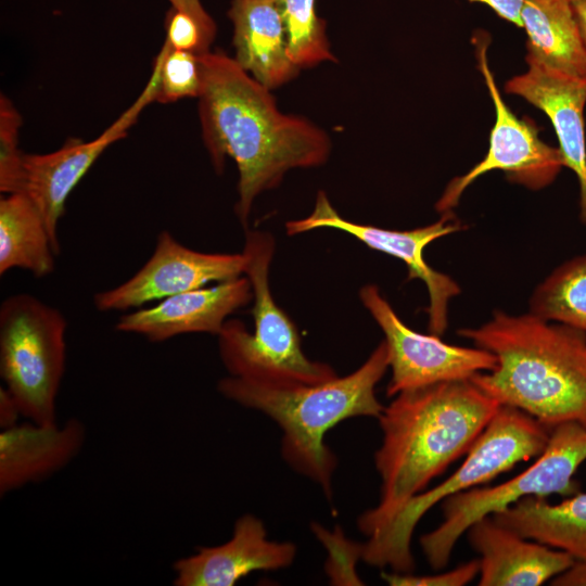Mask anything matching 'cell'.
Instances as JSON below:
<instances>
[{"instance_id": "1", "label": "cell", "mask_w": 586, "mask_h": 586, "mask_svg": "<svg viewBox=\"0 0 586 586\" xmlns=\"http://www.w3.org/2000/svg\"><path fill=\"white\" fill-rule=\"evenodd\" d=\"M199 114L205 146L217 171L226 157L238 167L235 215L247 228L253 202L292 168L324 164L328 135L309 120L279 111L270 90L221 51L198 54Z\"/></svg>"}, {"instance_id": "2", "label": "cell", "mask_w": 586, "mask_h": 586, "mask_svg": "<svg viewBox=\"0 0 586 586\" xmlns=\"http://www.w3.org/2000/svg\"><path fill=\"white\" fill-rule=\"evenodd\" d=\"M499 407L471 379L395 395L378 418L383 434L374 454L379 501L359 517V531L368 538L379 534L412 497L468 453Z\"/></svg>"}, {"instance_id": "3", "label": "cell", "mask_w": 586, "mask_h": 586, "mask_svg": "<svg viewBox=\"0 0 586 586\" xmlns=\"http://www.w3.org/2000/svg\"><path fill=\"white\" fill-rule=\"evenodd\" d=\"M457 333L495 355V369L471 378L488 396L548 430L568 422L586 428L585 332L530 313L495 310L485 323Z\"/></svg>"}, {"instance_id": "4", "label": "cell", "mask_w": 586, "mask_h": 586, "mask_svg": "<svg viewBox=\"0 0 586 586\" xmlns=\"http://www.w3.org/2000/svg\"><path fill=\"white\" fill-rule=\"evenodd\" d=\"M390 367L383 340L354 372L319 384L271 385L229 375L218 382L228 399L262 411L282 430L281 454L296 472L313 480L331 498L337 460L324 444L327 432L354 417L379 418L384 406L375 386Z\"/></svg>"}, {"instance_id": "5", "label": "cell", "mask_w": 586, "mask_h": 586, "mask_svg": "<svg viewBox=\"0 0 586 586\" xmlns=\"http://www.w3.org/2000/svg\"><path fill=\"white\" fill-rule=\"evenodd\" d=\"M276 242L269 232L246 230L244 275L251 282L254 332L228 319L218 336L221 361L230 375L271 385L319 384L337 377L334 369L306 357L296 326L278 306L269 285Z\"/></svg>"}, {"instance_id": "6", "label": "cell", "mask_w": 586, "mask_h": 586, "mask_svg": "<svg viewBox=\"0 0 586 586\" xmlns=\"http://www.w3.org/2000/svg\"><path fill=\"white\" fill-rule=\"evenodd\" d=\"M549 433L550 430L524 411L500 405L461 466L438 485L412 497L379 534L362 544L364 561L393 572H413L411 538L421 518L446 498L536 458L545 448Z\"/></svg>"}, {"instance_id": "7", "label": "cell", "mask_w": 586, "mask_h": 586, "mask_svg": "<svg viewBox=\"0 0 586 586\" xmlns=\"http://www.w3.org/2000/svg\"><path fill=\"white\" fill-rule=\"evenodd\" d=\"M586 461V428L574 422L550 430L548 442L524 471L494 486H476L442 501L443 521L420 537L421 549L433 570L444 569L460 537L477 520L534 496H572L581 491L575 474Z\"/></svg>"}, {"instance_id": "8", "label": "cell", "mask_w": 586, "mask_h": 586, "mask_svg": "<svg viewBox=\"0 0 586 586\" xmlns=\"http://www.w3.org/2000/svg\"><path fill=\"white\" fill-rule=\"evenodd\" d=\"M66 329L63 314L31 294H12L1 303L0 375L22 416L31 422H56Z\"/></svg>"}, {"instance_id": "9", "label": "cell", "mask_w": 586, "mask_h": 586, "mask_svg": "<svg viewBox=\"0 0 586 586\" xmlns=\"http://www.w3.org/2000/svg\"><path fill=\"white\" fill-rule=\"evenodd\" d=\"M486 52V44L477 46L479 68L495 107L488 150L469 171L447 183L435 203L440 214L453 212L468 187L489 171L501 170L509 181L540 190L552 183L563 167L558 146L544 142L536 126L526 118H519L502 100Z\"/></svg>"}, {"instance_id": "10", "label": "cell", "mask_w": 586, "mask_h": 586, "mask_svg": "<svg viewBox=\"0 0 586 586\" xmlns=\"http://www.w3.org/2000/svg\"><path fill=\"white\" fill-rule=\"evenodd\" d=\"M331 228L346 232L368 247L403 260L408 279H420L429 293L428 329L443 335L448 326V304L459 295V284L448 275L432 268L424 259L425 247L432 242L467 228L453 212L441 214L435 222L411 230H391L357 224L340 216L323 191L318 192L314 211L307 217L285 224L286 233L295 235L315 229Z\"/></svg>"}, {"instance_id": "11", "label": "cell", "mask_w": 586, "mask_h": 586, "mask_svg": "<svg viewBox=\"0 0 586 586\" xmlns=\"http://www.w3.org/2000/svg\"><path fill=\"white\" fill-rule=\"evenodd\" d=\"M359 297L382 330L387 345L392 370L386 387L388 397L441 382L470 380L496 368L495 355L486 349L449 344L440 335L423 334L409 328L377 285H364Z\"/></svg>"}, {"instance_id": "12", "label": "cell", "mask_w": 586, "mask_h": 586, "mask_svg": "<svg viewBox=\"0 0 586 586\" xmlns=\"http://www.w3.org/2000/svg\"><path fill=\"white\" fill-rule=\"evenodd\" d=\"M160 71L161 56L157 55L150 79L139 97L95 139L85 142L69 138L54 152L24 154L23 192L40 212L56 255L60 253L58 226L68 195L103 151L124 138L144 107L156 101Z\"/></svg>"}, {"instance_id": "13", "label": "cell", "mask_w": 586, "mask_h": 586, "mask_svg": "<svg viewBox=\"0 0 586 586\" xmlns=\"http://www.w3.org/2000/svg\"><path fill=\"white\" fill-rule=\"evenodd\" d=\"M243 253H203L161 231L151 257L128 280L93 296L99 311H123L244 275Z\"/></svg>"}, {"instance_id": "14", "label": "cell", "mask_w": 586, "mask_h": 586, "mask_svg": "<svg viewBox=\"0 0 586 586\" xmlns=\"http://www.w3.org/2000/svg\"><path fill=\"white\" fill-rule=\"evenodd\" d=\"M510 78L505 91L543 111L552 124L563 167L574 173L579 190V219L586 226V79L538 63Z\"/></svg>"}, {"instance_id": "15", "label": "cell", "mask_w": 586, "mask_h": 586, "mask_svg": "<svg viewBox=\"0 0 586 586\" xmlns=\"http://www.w3.org/2000/svg\"><path fill=\"white\" fill-rule=\"evenodd\" d=\"M251 301V282L246 276H240L211 288L203 286L169 296L149 308L124 314L115 329L142 335L151 342H163L184 333L218 335L227 318Z\"/></svg>"}, {"instance_id": "16", "label": "cell", "mask_w": 586, "mask_h": 586, "mask_svg": "<svg viewBox=\"0 0 586 586\" xmlns=\"http://www.w3.org/2000/svg\"><path fill=\"white\" fill-rule=\"evenodd\" d=\"M296 546L267 538L263 522L252 514L240 517L232 537L222 545L199 547L196 553L177 560L176 586H232L254 571L290 566Z\"/></svg>"}, {"instance_id": "17", "label": "cell", "mask_w": 586, "mask_h": 586, "mask_svg": "<svg viewBox=\"0 0 586 586\" xmlns=\"http://www.w3.org/2000/svg\"><path fill=\"white\" fill-rule=\"evenodd\" d=\"M480 555L479 586H539L575 561L566 552L526 538L486 515L466 532Z\"/></svg>"}, {"instance_id": "18", "label": "cell", "mask_w": 586, "mask_h": 586, "mask_svg": "<svg viewBox=\"0 0 586 586\" xmlns=\"http://www.w3.org/2000/svg\"><path fill=\"white\" fill-rule=\"evenodd\" d=\"M85 425L17 423L0 433V494L40 482L66 467L80 451Z\"/></svg>"}, {"instance_id": "19", "label": "cell", "mask_w": 586, "mask_h": 586, "mask_svg": "<svg viewBox=\"0 0 586 586\" xmlns=\"http://www.w3.org/2000/svg\"><path fill=\"white\" fill-rule=\"evenodd\" d=\"M235 62L271 90L293 79L298 68L289 58L283 22L275 0H232Z\"/></svg>"}, {"instance_id": "20", "label": "cell", "mask_w": 586, "mask_h": 586, "mask_svg": "<svg viewBox=\"0 0 586 586\" xmlns=\"http://www.w3.org/2000/svg\"><path fill=\"white\" fill-rule=\"evenodd\" d=\"M492 517L526 538L586 563V492L579 491L557 504L524 497Z\"/></svg>"}, {"instance_id": "21", "label": "cell", "mask_w": 586, "mask_h": 586, "mask_svg": "<svg viewBox=\"0 0 586 586\" xmlns=\"http://www.w3.org/2000/svg\"><path fill=\"white\" fill-rule=\"evenodd\" d=\"M526 62L586 79V52L570 0H524Z\"/></svg>"}, {"instance_id": "22", "label": "cell", "mask_w": 586, "mask_h": 586, "mask_svg": "<svg viewBox=\"0 0 586 586\" xmlns=\"http://www.w3.org/2000/svg\"><path fill=\"white\" fill-rule=\"evenodd\" d=\"M56 255L44 220L25 192L0 199V275L21 268L37 278L53 272Z\"/></svg>"}, {"instance_id": "23", "label": "cell", "mask_w": 586, "mask_h": 586, "mask_svg": "<svg viewBox=\"0 0 586 586\" xmlns=\"http://www.w3.org/2000/svg\"><path fill=\"white\" fill-rule=\"evenodd\" d=\"M527 313L586 333V253L563 262L536 285Z\"/></svg>"}, {"instance_id": "24", "label": "cell", "mask_w": 586, "mask_h": 586, "mask_svg": "<svg viewBox=\"0 0 586 586\" xmlns=\"http://www.w3.org/2000/svg\"><path fill=\"white\" fill-rule=\"evenodd\" d=\"M286 37V50L298 67L335 62L327 36V23L316 13V0H275Z\"/></svg>"}, {"instance_id": "25", "label": "cell", "mask_w": 586, "mask_h": 586, "mask_svg": "<svg viewBox=\"0 0 586 586\" xmlns=\"http://www.w3.org/2000/svg\"><path fill=\"white\" fill-rule=\"evenodd\" d=\"M158 54L161 71L156 101L170 103L183 98H199L202 78L198 54L170 49L166 42Z\"/></svg>"}, {"instance_id": "26", "label": "cell", "mask_w": 586, "mask_h": 586, "mask_svg": "<svg viewBox=\"0 0 586 586\" xmlns=\"http://www.w3.org/2000/svg\"><path fill=\"white\" fill-rule=\"evenodd\" d=\"M22 116L13 103L0 97V191L4 194L24 191V154L18 149Z\"/></svg>"}, {"instance_id": "27", "label": "cell", "mask_w": 586, "mask_h": 586, "mask_svg": "<svg viewBox=\"0 0 586 586\" xmlns=\"http://www.w3.org/2000/svg\"><path fill=\"white\" fill-rule=\"evenodd\" d=\"M316 536L329 549V560L326 563V572L332 584L336 585H362L354 569L356 561L362 558V545L346 539L339 527L330 534L319 524H313Z\"/></svg>"}, {"instance_id": "28", "label": "cell", "mask_w": 586, "mask_h": 586, "mask_svg": "<svg viewBox=\"0 0 586 586\" xmlns=\"http://www.w3.org/2000/svg\"><path fill=\"white\" fill-rule=\"evenodd\" d=\"M165 41L170 49L202 54L209 51L203 30L199 23L188 13L173 7L165 18Z\"/></svg>"}, {"instance_id": "29", "label": "cell", "mask_w": 586, "mask_h": 586, "mask_svg": "<svg viewBox=\"0 0 586 586\" xmlns=\"http://www.w3.org/2000/svg\"><path fill=\"white\" fill-rule=\"evenodd\" d=\"M480 562L473 559L456 568L431 575H415L411 573H382V578L392 586H463L479 576Z\"/></svg>"}, {"instance_id": "30", "label": "cell", "mask_w": 586, "mask_h": 586, "mask_svg": "<svg viewBox=\"0 0 586 586\" xmlns=\"http://www.w3.org/2000/svg\"><path fill=\"white\" fill-rule=\"evenodd\" d=\"M171 7L191 15L201 26L208 46L216 36V24L205 11L200 0H168Z\"/></svg>"}, {"instance_id": "31", "label": "cell", "mask_w": 586, "mask_h": 586, "mask_svg": "<svg viewBox=\"0 0 586 586\" xmlns=\"http://www.w3.org/2000/svg\"><path fill=\"white\" fill-rule=\"evenodd\" d=\"M470 2L481 3L492 9L499 17L515 25L521 24V10L524 0H469Z\"/></svg>"}, {"instance_id": "32", "label": "cell", "mask_w": 586, "mask_h": 586, "mask_svg": "<svg viewBox=\"0 0 586 586\" xmlns=\"http://www.w3.org/2000/svg\"><path fill=\"white\" fill-rule=\"evenodd\" d=\"M22 416L18 405L5 387L0 388V428L9 429L17 424Z\"/></svg>"}, {"instance_id": "33", "label": "cell", "mask_w": 586, "mask_h": 586, "mask_svg": "<svg viewBox=\"0 0 586 586\" xmlns=\"http://www.w3.org/2000/svg\"><path fill=\"white\" fill-rule=\"evenodd\" d=\"M549 584L553 586H586V563L574 562Z\"/></svg>"}, {"instance_id": "34", "label": "cell", "mask_w": 586, "mask_h": 586, "mask_svg": "<svg viewBox=\"0 0 586 586\" xmlns=\"http://www.w3.org/2000/svg\"><path fill=\"white\" fill-rule=\"evenodd\" d=\"M586 52V0H570Z\"/></svg>"}]
</instances>
